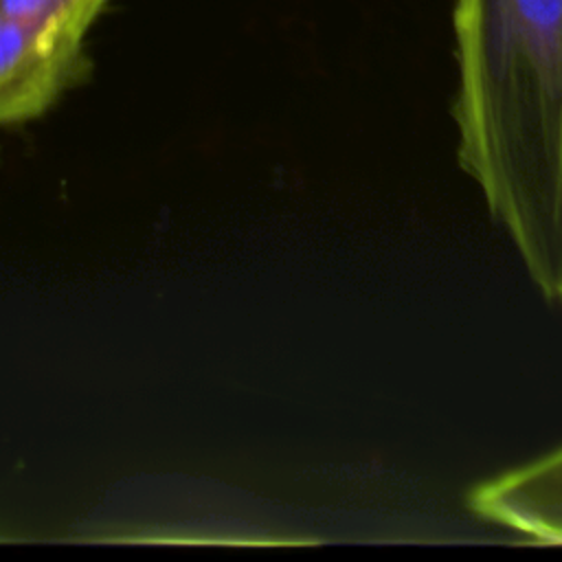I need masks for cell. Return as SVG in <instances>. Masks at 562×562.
Listing matches in <instances>:
<instances>
[{
  "mask_svg": "<svg viewBox=\"0 0 562 562\" xmlns=\"http://www.w3.org/2000/svg\"><path fill=\"white\" fill-rule=\"evenodd\" d=\"M459 162L562 303V0H457Z\"/></svg>",
  "mask_w": 562,
  "mask_h": 562,
  "instance_id": "cell-1",
  "label": "cell"
},
{
  "mask_svg": "<svg viewBox=\"0 0 562 562\" xmlns=\"http://www.w3.org/2000/svg\"><path fill=\"white\" fill-rule=\"evenodd\" d=\"M88 68L83 40L0 13V127L42 116Z\"/></svg>",
  "mask_w": 562,
  "mask_h": 562,
  "instance_id": "cell-2",
  "label": "cell"
},
{
  "mask_svg": "<svg viewBox=\"0 0 562 562\" xmlns=\"http://www.w3.org/2000/svg\"><path fill=\"white\" fill-rule=\"evenodd\" d=\"M468 503L485 520L562 544V448L476 485Z\"/></svg>",
  "mask_w": 562,
  "mask_h": 562,
  "instance_id": "cell-3",
  "label": "cell"
},
{
  "mask_svg": "<svg viewBox=\"0 0 562 562\" xmlns=\"http://www.w3.org/2000/svg\"><path fill=\"white\" fill-rule=\"evenodd\" d=\"M105 4L108 0H0V13L86 42Z\"/></svg>",
  "mask_w": 562,
  "mask_h": 562,
  "instance_id": "cell-4",
  "label": "cell"
}]
</instances>
